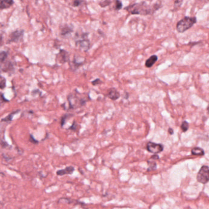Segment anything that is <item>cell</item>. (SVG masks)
I'll return each mask as SVG.
<instances>
[{"mask_svg":"<svg viewBox=\"0 0 209 209\" xmlns=\"http://www.w3.org/2000/svg\"><path fill=\"white\" fill-rule=\"evenodd\" d=\"M146 149L148 152L157 154L161 152L163 150L164 147L161 144H157L153 142H149L146 145Z\"/></svg>","mask_w":209,"mask_h":209,"instance_id":"cell-5","label":"cell"},{"mask_svg":"<svg viewBox=\"0 0 209 209\" xmlns=\"http://www.w3.org/2000/svg\"><path fill=\"white\" fill-rule=\"evenodd\" d=\"M73 32V28L72 26H69V25H65L63 26L61 29V34L63 36H66L70 33Z\"/></svg>","mask_w":209,"mask_h":209,"instance_id":"cell-14","label":"cell"},{"mask_svg":"<svg viewBox=\"0 0 209 209\" xmlns=\"http://www.w3.org/2000/svg\"><path fill=\"white\" fill-rule=\"evenodd\" d=\"M191 153L194 155H204L205 152L204 150L200 147H194L191 150Z\"/></svg>","mask_w":209,"mask_h":209,"instance_id":"cell-15","label":"cell"},{"mask_svg":"<svg viewBox=\"0 0 209 209\" xmlns=\"http://www.w3.org/2000/svg\"><path fill=\"white\" fill-rule=\"evenodd\" d=\"M197 181L202 184H206L209 181V167L203 166L197 176Z\"/></svg>","mask_w":209,"mask_h":209,"instance_id":"cell-4","label":"cell"},{"mask_svg":"<svg viewBox=\"0 0 209 209\" xmlns=\"http://www.w3.org/2000/svg\"><path fill=\"white\" fill-rule=\"evenodd\" d=\"M37 1H38V0H37Z\"/></svg>","mask_w":209,"mask_h":209,"instance_id":"cell-29","label":"cell"},{"mask_svg":"<svg viewBox=\"0 0 209 209\" xmlns=\"http://www.w3.org/2000/svg\"><path fill=\"white\" fill-rule=\"evenodd\" d=\"M147 163H148V166H149L147 170V171H154L157 169V163L155 161L148 160Z\"/></svg>","mask_w":209,"mask_h":209,"instance_id":"cell-16","label":"cell"},{"mask_svg":"<svg viewBox=\"0 0 209 209\" xmlns=\"http://www.w3.org/2000/svg\"><path fill=\"white\" fill-rule=\"evenodd\" d=\"M85 59L84 60H80V58H77L76 57H74L73 60L72 61V63H70V69L72 70H76L79 67H80L85 62Z\"/></svg>","mask_w":209,"mask_h":209,"instance_id":"cell-10","label":"cell"},{"mask_svg":"<svg viewBox=\"0 0 209 209\" xmlns=\"http://www.w3.org/2000/svg\"><path fill=\"white\" fill-rule=\"evenodd\" d=\"M195 23H196V17H185L179 21L177 24V30L179 32H184L190 28Z\"/></svg>","mask_w":209,"mask_h":209,"instance_id":"cell-2","label":"cell"},{"mask_svg":"<svg viewBox=\"0 0 209 209\" xmlns=\"http://www.w3.org/2000/svg\"><path fill=\"white\" fill-rule=\"evenodd\" d=\"M183 0H176L174 2V9H179L180 6L182 4Z\"/></svg>","mask_w":209,"mask_h":209,"instance_id":"cell-21","label":"cell"},{"mask_svg":"<svg viewBox=\"0 0 209 209\" xmlns=\"http://www.w3.org/2000/svg\"><path fill=\"white\" fill-rule=\"evenodd\" d=\"M111 3V0H104V1H103L99 3V5L102 8H106L108 6H109Z\"/></svg>","mask_w":209,"mask_h":209,"instance_id":"cell-20","label":"cell"},{"mask_svg":"<svg viewBox=\"0 0 209 209\" xmlns=\"http://www.w3.org/2000/svg\"><path fill=\"white\" fill-rule=\"evenodd\" d=\"M69 54L64 50H60L58 54L56 55V60L61 64H64L69 61Z\"/></svg>","mask_w":209,"mask_h":209,"instance_id":"cell-8","label":"cell"},{"mask_svg":"<svg viewBox=\"0 0 209 209\" xmlns=\"http://www.w3.org/2000/svg\"><path fill=\"white\" fill-rule=\"evenodd\" d=\"M24 30H16L12 32L9 36V42H17L23 38Z\"/></svg>","mask_w":209,"mask_h":209,"instance_id":"cell-7","label":"cell"},{"mask_svg":"<svg viewBox=\"0 0 209 209\" xmlns=\"http://www.w3.org/2000/svg\"><path fill=\"white\" fill-rule=\"evenodd\" d=\"M91 83L93 86H97V85L100 84V83H102V81L100 80V79L97 78V79H94V81H93Z\"/></svg>","mask_w":209,"mask_h":209,"instance_id":"cell-22","label":"cell"},{"mask_svg":"<svg viewBox=\"0 0 209 209\" xmlns=\"http://www.w3.org/2000/svg\"><path fill=\"white\" fill-rule=\"evenodd\" d=\"M14 0H0V9H6L14 5Z\"/></svg>","mask_w":209,"mask_h":209,"instance_id":"cell-12","label":"cell"},{"mask_svg":"<svg viewBox=\"0 0 209 209\" xmlns=\"http://www.w3.org/2000/svg\"><path fill=\"white\" fill-rule=\"evenodd\" d=\"M67 100L69 105V108L76 109L85 105L86 100L84 98H79L76 94H70L67 97Z\"/></svg>","mask_w":209,"mask_h":209,"instance_id":"cell-3","label":"cell"},{"mask_svg":"<svg viewBox=\"0 0 209 209\" xmlns=\"http://www.w3.org/2000/svg\"><path fill=\"white\" fill-rule=\"evenodd\" d=\"M6 56H7V54L6 52H2L1 53H0V61H3L6 58Z\"/></svg>","mask_w":209,"mask_h":209,"instance_id":"cell-24","label":"cell"},{"mask_svg":"<svg viewBox=\"0 0 209 209\" xmlns=\"http://www.w3.org/2000/svg\"><path fill=\"white\" fill-rule=\"evenodd\" d=\"M72 116H73V115L71 114H65L64 115H63L62 116L61 119V127L64 126V125L65 124L67 119H69Z\"/></svg>","mask_w":209,"mask_h":209,"instance_id":"cell-17","label":"cell"},{"mask_svg":"<svg viewBox=\"0 0 209 209\" xmlns=\"http://www.w3.org/2000/svg\"><path fill=\"white\" fill-rule=\"evenodd\" d=\"M189 128V124L188 123V122L187 121H184L182 123V125H181V129L182 130V131L184 132H185L188 130Z\"/></svg>","mask_w":209,"mask_h":209,"instance_id":"cell-18","label":"cell"},{"mask_svg":"<svg viewBox=\"0 0 209 209\" xmlns=\"http://www.w3.org/2000/svg\"><path fill=\"white\" fill-rule=\"evenodd\" d=\"M76 127H77V124H76V122H73V124H72V126L71 127H70L69 128V130H73V131H75L76 130Z\"/></svg>","mask_w":209,"mask_h":209,"instance_id":"cell-25","label":"cell"},{"mask_svg":"<svg viewBox=\"0 0 209 209\" xmlns=\"http://www.w3.org/2000/svg\"><path fill=\"white\" fill-rule=\"evenodd\" d=\"M160 7L161 6L158 3L155 4L151 8L147 6L145 2H141L129 6L125 8V9L132 15H148L153 13Z\"/></svg>","mask_w":209,"mask_h":209,"instance_id":"cell-1","label":"cell"},{"mask_svg":"<svg viewBox=\"0 0 209 209\" xmlns=\"http://www.w3.org/2000/svg\"><path fill=\"white\" fill-rule=\"evenodd\" d=\"M75 45L78 47L80 50L85 52H87L90 49V41L88 39H83L82 40H78L76 41Z\"/></svg>","mask_w":209,"mask_h":209,"instance_id":"cell-6","label":"cell"},{"mask_svg":"<svg viewBox=\"0 0 209 209\" xmlns=\"http://www.w3.org/2000/svg\"><path fill=\"white\" fill-rule=\"evenodd\" d=\"M168 133H169L171 135H173V134H174V130H173V129H171V128H170V129H168Z\"/></svg>","mask_w":209,"mask_h":209,"instance_id":"cell-27","label":"cell"},{"mask_svg":"<svg viewBox=\"0 0 209 209\" xmlns=\"http://www.w3.org/2000/svg\"><path fill=\"white\" fill-rule=\"evenodd\" d=\"M106 96L112 100H116L120 97V95L115 88H111L108 90Z\"/></svg>","mask_w":209,"mask_h":209,"instance_id":"cell-9","label":"cell"},{"mask_svg":"<svg viewBox=\"0 0 209 209\" xmlns=\"http://www.w3.org/2000/svg\"><path fill=\"white\" fill-rule=\"evenodd\" d=\"M82 2H83V0H74L73 3V6L74 7H78L81 4Z\"/></svg>","mask_w":209,"mask_h":209,"instance_id":"cell-23","label":"cell"},{"mask_svg":"<svg viewBox=\"0 0 209 209\" xmlns=\"http://www.w3.org/2000/svg\"><path fill=\"white\" fill-rule=\"evenodd\" d=\"M207 112H208V113L209 114V105H208V107H207Z\"/></svg>","mask_w":209,"mask_h":209,"instance_id":"cell-28","label":"cell"},{"mask_svg":"<svg viewBox=\"0 0 209 209\" xmlns=\"http://www.w3.org/2000/svg\"><path fill=\"white\" fill-rule=\"evenodd\" d=\"M75 171V168L73 166H68L66 167L65 169L58 170L56 172V174L58 176H64V175H67V174H72Z\"/></svg>","mask_w":209,"mask_h":209,"instance_id":"cell-11","label":"cell"},{"mask_svg":"<svg viewBox=\"0 0 209 209\" xmlns=\"http://www.w3.org/2000/svg\"><path fill=\"white\" fill-rule=\"evenodd\" d=\"M157 60H158V57L157 55L151 56L149 59L146 60V63H145L146 67L147 68L152 67L153 66V64L157 62Z\"/></svg>","mask_w":209,"mask_h":209,"instance_id":"cell-13","label":"cell"},{"mask_svg":"<svg viewBox=\"0 0 209 209\" xmlns=\"http://www.w3.org/2000/svg\"><path fill=\"white\" fill-rule=\"evenodd\" d=\"M150 159L152 160H158L159 159V156L157 154H154L153 155H152L151 157H150Z\"/></svg>","mask_w":209,"mask_h":209,"instance_id":"cell-26","label":"cell"},{"mask_svg":"<svg viewBox=\"0 0 209 209\" xmlns=\"http://www.w3.org/2000/svg\"><path fill=\"white\" fill-rule=\"evenodd\" d=\"M115 3H116V5H115V10L116 11H119L122 8V2L120 1V0H115Z\"/></svg>","mask_w":209,"mask_h":209,"instance_id":"cell-19","label":"cell"}]
</instances>
